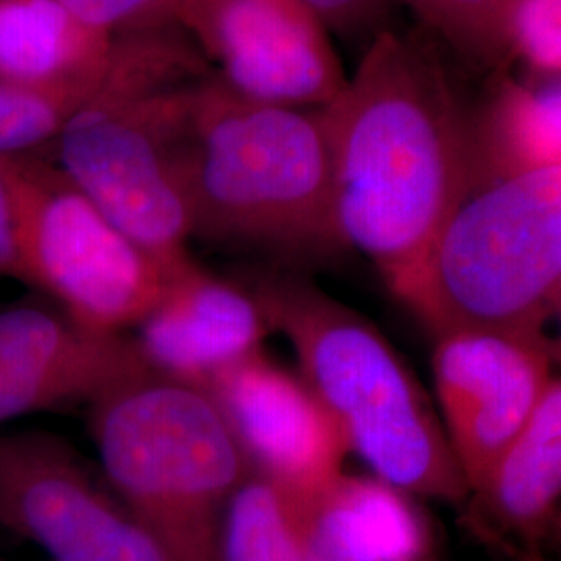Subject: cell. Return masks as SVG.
I'll return each instance as SVG.
<instances>
[{
	"label": "cell",
	"mask_w": 561,
	"mask_h": 561,
	"mask_svg": "<svg viewBox=\"0 0 561 561\" xmlns=\"http://www.w3.org/2000/svg\"><path fill=\"white\" fill-rule=\"evenodd\" d=\"M489 78L466 119L470 194L561 164V80L524 81L510 71Z\"/></svg>",
	"instance_id": "5bb4252c"
},
{
	"label": "cell",
	"mask_w": 561,
	"mask_h": 561,
	"mask_svg": "<svg viewBox=\"0 0 561 561\" xmlns=\"http://www.w3.org/2000/svg\"><path fill=\"white\" fill-rule=\"evenodd\" d=\"M0 362L62 375L90 389L92 400L148 366L134 341L102 335L42 308H0Z\"/></svg>",
	"instance_id": "e0dca14e"
},
{
	"label": "cell",
	"mask_w": 561,
	"mask_h": 561,
	"mask_svg": "<svg viewBox=\"0 0 561 561\" xmlns=\"http://www.w3.org/2000/svg\"><path fill=\"white\" fill-rule=\"evenodd\" d=\"M18 213L23 283L83 329L121 335L154 308L167 273L44 157L4 159Z\"/></svg>",
	"instance_id": "52a82bcc"
},
{
	"label": "cell",
	"mask_w": 561,
	"mask_h": 561,
	"mask_svg": "<svg viewBox=\"0 0 561 561\" xmlns=\"http://www.w3.org/2000/svg\"><path fill=\"white\" fill-rule=\"evenodd\" d=\"M0 275L23 280L15 196L4 161H0Z\"/></svg>",
	"instance_id": "d4e9b609"
},
{
	"label": "cell",
	"mask_w": 561,
	"mask_h": 561,
	"mask_svg": "<svg viewBox=\"0 0 561 561\" xmlns=\"http://www.w3.org/2000/svg\"><path fill=\"white\" fill-rule=\"evenodd\" d=\"M505 42L528 80H560L561 0H507Z\"/></svg>",
	"instance_id": "44dd1931"
},
{
	"label": "cell",
	"mask_w": 561,
	"mask_h": 561,
	"mask_svg": "<svg viewBox=\"0 0 561 561\" xmlns=\"http://www.w3.org/2000/svg\"><path fill=\"white\" fill-rule=\"evenodd\" d=\"M113 38L85 27L57 0H0V80L38 90L92 92Z\"/></svg>",
	"instance_id": "2e32d148"
},
{
	"label": "cell",
	"mask_w": 561,
	"mask_h": 561,
	"mask_svg": "<svg viewBox=\"0 0 561 561\" xmlns=\"http://www.w3.org/2000/svg\"><path fill=\"white\" fill-rule=\"evenodd\" d=\"M401 301L433 335H545L561 301V164L472 192Z\"/></svg>",
	"instance_id": "8992f818"
},
{
	"label": "cell",
	"mask_w": 561,
	"mask_h": 561,
	"mask_svg": "<svg viewBox=\"0 0 561 561\" xmlns=\"http://www.w3.org/2000/svg\"><path fill=\"white\" fill-rule=\"evenodd\" d=\"M92 437L121 503L175 561H219L225 507L250 474L221 412L146 368L92 400Z\"/></svg>",
	"instance_id": "5b68a950"
},
{
	"label": "cell",
	"mask_w": 561,
	"mask_h": 561,
	"mask_svg": "<svg viewBox=\"0 0 561 561\" xmlns=\"http://www.w3.org/2000/svg\"><path fill=\"white\" fill-rule=\"evenodd\" d=\"M321 115L335 233L403 300L470 196L468 104L426 42L389 27Z\"/></svg>",
	"instance_id": "6da1fadb"
},
{
	"label": "cell",
	"mask_w": 561,
	"mask_h": 561,
	"mask_svg": "<svg viewBox=\"0 0 561 561\" xmlns=\"http://www.w3.org/2000/svg\"><path fill=\"white\" fill-rule=\"evenodd\" d=\"M0 524L53 561H175L65 443L42 433L0 437Z\"/></svg>",
	"instance_id": "9c48e42d"
},
{
	"label": "cell",
	"mask_w": 561,
	"mask_h": 561,
	"mask_svg": "<svg viewBox=\"0 0 561 561\" xmlns=\"http://www.w3.org/2000/svg\"><path fill=\"white\" fill-rule=\"evenodd\" d=\"M561 497V382L558 377L481 486L468 495L474 522L539 549L558 524Z\"/></svg>",
	"instance_id": "9a60e30c"
},
{
	"label": "cell",
	"mask_w": 561,
	"mask_h": 561,
	"mask_svg": "<svg viewBox=\"0 0 561 561\" xmlns=\"http://www.w3.org/2000/svg\"><path fill=\"white\" fill-rule=\"evenodd\" d=\"M181 167L194 236L285 259L343 250L321 108L243 101L210 71L194 90Z\"/></svg>",
	"instance_id": "3957f363"
},
{
	"label": "cell",
	"mask_w": 561,
	"mask_h": 561,
	"mask_svg": "<svg viewBox=\"0 0 561 561\" xmlns=\"http://www.w3.org/2000/svg\"><path fill=\"white\" fill-rule=\"evenodd\" d=\"M435 337L439 419L470 495L556 381L558 345L547 335L500 331H445Z\"/></svg>",
	"instance_id": "30bf717a"
},
{
	"label": "cell",
	"mask_w": 561,
	"mask_h": 561,
	"mask_svg": "<svg viewBox=\"0 0 561 561\" xmlns=\"http://www.w3.org/2000/svg\"><path fill=\"white\" fill-rule=\"evenodd\" d=\"M92 92L38 90L0 80V161L41 157Z\"/></svg>",
	"instance_id": "ffe728a7"
},
{
	"label": "cell",
	"mask_w": 561,
	"mask_h": 561,
	"mask_svg": "<svg viewBox=\"0 0 561 561\" xmlns=\"http://www.w3.org/2000/svg\"><path fill=\"white\" fill-rule=\"evenodd\" d=\"M437 41L477 73L510 71L507 0H401Z\"/></svg>",
	"instance_id": "d6986e66"
},
{
	"label": "cell",
	"mask_w": 561,
	"mask_h": 561,
	"mask_svg": "<svg viewBox=\"0 0 561 561\" xmlns=\"http://www.w3.org/2000/svg\"><path fill=\"white\" fill-rule=\"evenodd\" d=\"M85 27L106 38L173 23L180 0H57Z\"/></svg>",
	"instance_id": "603a6c76"
},
{
	"label": "cell",
	"mask_w": 561,
	"mask_h": 561,
	"mask_svg": "<svg viewBox=\"0 0 561 561\" xmlns=\"http://www.w3.org/2000/svg\"><path fill=\"white\" fill-rule=\"evenodd\" d=\"M173 23L243 101L324 108L347 85L329 27L300 0H180Z\"/></svg>",
	"instance_id": "ba28073f"
},
{
	"label": "cell",
	"mask_w": 561,
	"mask_h": 561,
	"mask_svg": "<svg viewBox=\"0 0 561 561\" xmlns=\"http://www.w3.org/2000/svg\"><path fill=\"white\" fill-rule=\"evenodd\" d=\"M319 20L347 38H375L389 30L393 0H300Z\"/></svg>",
	"instance_id": "cb8c5ba5"
},
{
	"label": "cell",
	"mask_w": 561,
	"mask_h": 561,
	"mask_svg": "<svg viewBox=\"0 0 561 561\" xmlns=\"http://www.w3.org/2000/svg\"><path fill=\"white\" fill-rule=\"evenodd\" d=\"M210 71L178 23L115 38L99 85L50 146L60 173L167 275L192 261L181 157Z\"/></svg>",
	"instance_id": "7a4b0ae2"
},
{
	"label": "cell",
	"mask_w": 561,
	"mask_h": 561,
	"mask_svg": "<svg viewBox=\"0 0 561 561\" xmlns=\"http://www.w3.org/2000/svg\"><path fill=\"white\" fill-rule=\"evenodd\" d=\"M252 291L271 329L291 341L301 379L340 426L347 451L375 479L412 497L468 500L433 401L373 322L306 280L273 277Z\"/></svg>",
	"instance_id": "277c9868"
},
{
	"label": "cell",
	"mask_w": 561,
	"mask_h": 561,
	"mask_svg": "<svg viewBox=\"0 0 561 561\" xmlns=\"http://www.w3.org/2000/svg\"><path fill=\"white\" fill-rule=\"evenodd\" d=\"M221 412L250 474L314 500L343 474L340 426L306 385L262 350L202 387Z\"/></svg>",
	"instance_id": "8fae6325"
},
{
	"label": "cell",
	"mask_w": 561,
	"mask_h": 561,
	"mask_svg": "<svg viewBox=\"0 0 561 561\" xmlns=\"http://www.w3.org/2000/svg\"><path fill=\"white\" fill-rule=\"evenodd\" d=\"M312 502L248 474L222 514L219 561H304Z\"/></svg>",
	"instance_id": "ac0fdd59"
},
{
	"label": "cell",
	"mask_w": 561,
	"mask_h": 561,
	"mask_svg": "<svg viewBox=\"0 0 561 561\" xmlns=\"http://www.w3.org/2000/svg\"><path fill=\"white\" fill-rule=\"evenodd\" d=\"M92 401V393L69 377L0 362V422L69 401Z\"/></svg>",
	"instance_id": "7402d4cb"
},
{
	"label": "cell",
	"mask_w": 561,
	"mask_h": 561,
	"mask_svg": "<svg viewBox=\"0 0 561 561\" xmlns=\"http://www.w3.org/2000/svg\"><path fill=\"white\" fill-rule=\"evenodd\" d=\"M134 341L144 364L202 389L222 368L254 354L273 329L254 291L185 262L169 273L161 298Z\"/></svg>",
	"instance_id": "7c38bea8"
},
{
	"label": "cell",
	"mask_w": 561,
	"mask_h": 561,
	"mask_svg": "<svg viewBox=\"0 0 561 561\" xmlns=\"http://www.w3.org/2000/svg\"><path fill=\"white\" fill-rule=\"evenodd\" d=\"M433 539L412 495L375 477L341 474L310 505L304 561H431Z\"/></svg>",
	"instance_id": "4fadbf2b"
}]
</instances>
